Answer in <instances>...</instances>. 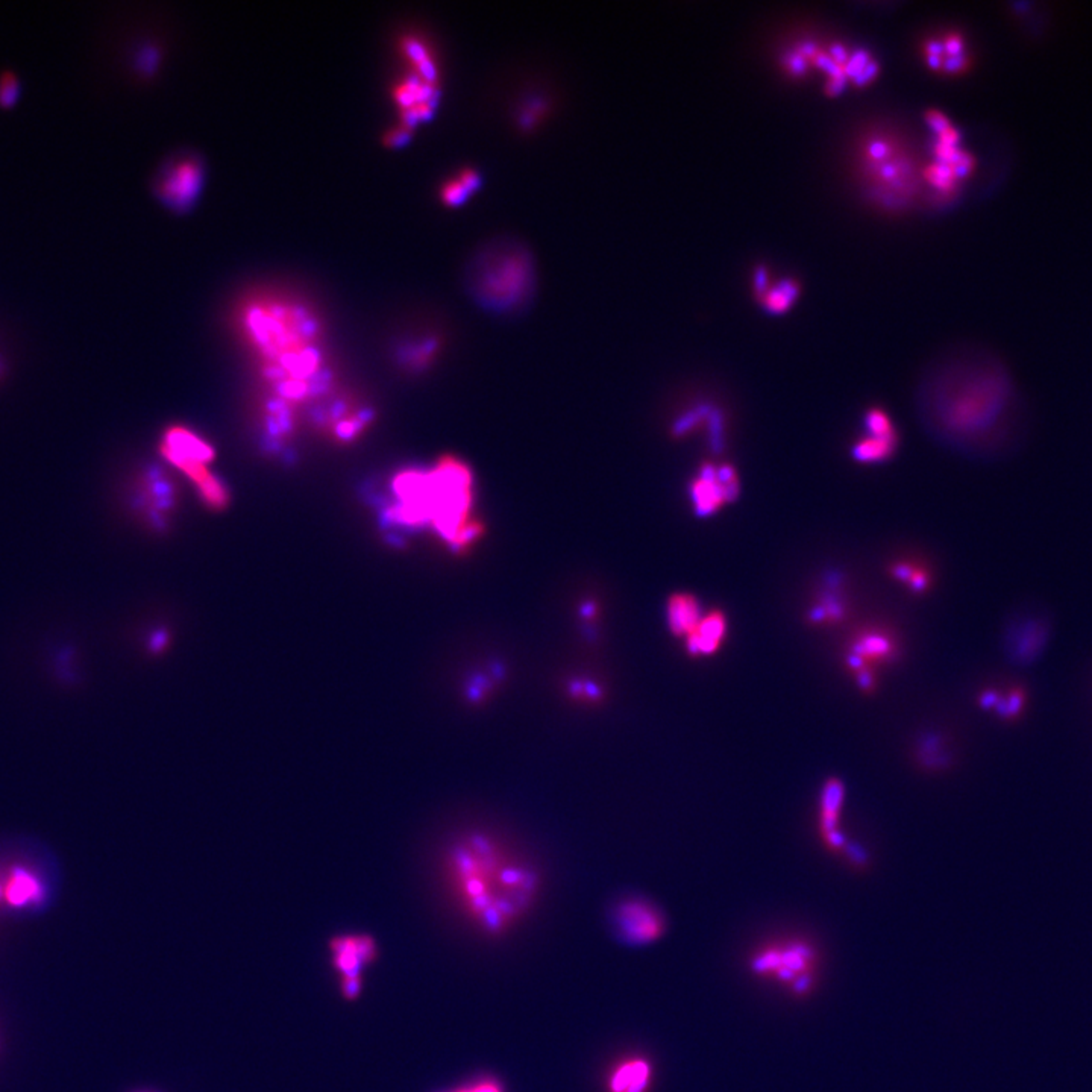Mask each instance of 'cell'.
Masks as SVG:
<instances>
[{
	"label": "cell",
	"instance_id": "1",
	"mask_svg": "<svg viewBox=\"0 0 1092 1092\" xmlns=\"http://www.w3.org/2000/svg\"><path fill=\"white\" fill-rule=\"evenodd\" d=\"M935 426L956 447L1006 451L1024 430V403L1015 378L994 357L959 361L937 382Z\"/></svg>",
	"mask_w": 1092,
	"mask_h": 1092
},
{
	"label": "cell",
	"instance_id": "2",
	"mask_svg": "<svg viewBox=\"0 0 1092 1092\" xmlns=\"http://www.w3.org/2000/svg\"><path fill=\"white\" fill-rule=\"evenodd\" d=\"M454 888L463 909L487 933H502L523 916L536 895V877L507 861L481 836L458 845L451 857Z\"/></svg>",
	"mask_w": 1092,
	"mask_h": 1092
},
{
	"label": "cell",
	"instance_id": "3",
	"mask_svg": "<svg viewBox=\"0 0 1092 1092\" xmlns=\"http://www.w3.org/2000/svg\"><path fill=\"white\" fill-rule=\"evenodd\" d=\"M243 322L269 363L266 373L276 381L281 395L302 398L310 390L307 380L318 375L320 366L316 319L301 305L259 301L246 308Z\"/></svg>",
	"mask_w": 1092,
	"mask_h": 1092
},
{
	"label": "cell",
	"instance_id": "4",
	"mask_svg": "<svg viewBox=\"0 0 1092 1092\" xmlns=\"http://www.w3.org/2000/svg\"><path fill=\"white\" fill-rule=\"evenodd\" d=\"M468 270L475 299L492 310L516 307L533 289V259L519 243L487 245L475 253Z\"/></svg>",
	"mask_w": 1092,
	"mask_h": 1092
},
{
	"label": "cell",
	"instance_id": "5",
	"mask_svg": "<svg viewBox=\"0 0 1092 1092\" xmlns=\"http://www.w3.org/2000/svg\"><path fill=\"white\" fill-rule=\"evenodd\" d=\"M164 457L179 469L196 486L207 506L222 508L228 502V492L221 479L211 474L208 463L215 458L213 448L184 426L167 431L162 447Z\"/></svg>",
	"mask_w": 1092,
	"mask_h": 1092
},
{
	"label": "cell",
	"instance_id": "6",
	"mask_svg": "<svg viewBox=\"0 0 1092 1092\" xmlns=\"http://www.w3.org/2000/svg\"><path fill=\"white\" fill-rule=\"evenodd\" d=\"M614 924L621 939L631 945H648L666 931V920L656 906L644 899H627L616 906Z\"/></svg>",
	"mask_w": 1092,
	"mask_h": 1092
},
{
	"label": "cell",
	"instance_id": "7",
	"mask_svg": "<svg viewBox=\"0 0 1092 1092\" xmlns=\"http://www.w3.org/2000/svg\"><path fill=\"white\" fill-rule=\"evenodd\" d=\"M741 483L730 464L704 463L690 485L694 508L701 516H709L724 504L736 500Z\"/></svg>",
	"mask_w": 1092,
	"mask_h": 1092
},
{
	"label": "cell",
	"instance_id": "8",
	"mask_svg": "<svg viewBox=\"0 0 1092 1092\" xmlns=\"http://www.w3.org/2000/svg\"><path fill=\"white\" fill-rule=\"evenodd\" d=\"M204 183V166L194 156H179L162 169L156 179V194L172 208L193 204Z\"/></svg>",
	"mask_w": 1092,
	"mask_h": 1092
},
{
	"label": "cell",
	"instance_id": "9",
	"mask_svg": "<svg viewBox=\"0 0 1092 1092\" xmlns=\"http://www.w3.org/2000/svg\"><path fill=\"white\" fill-rule=\"evenodd\" d=\"M334 968L342 979H361L369 963L377 959V944L367 935H342L329 944Z\"/></svg>",
	"mask_w": 1092,
	"mask_h": 1092
},
{
	"label": "cell",
	"instance_id": "10",
	"mask_svg": "<svg viewBox=\"0 0 1092 1092\" xmlns=\"http://www.w3.org/2000/svg\"><path fill=\"white\" fill-rule=\"evenodd\" d=\"M393 96L403 109V122L409 126L419 119H426L433 111L436 101V86L434 82L426 81L413 72V75L399 82Z\"/></svg>",
	"mask_w": 1092,
	"mask_h": 1092
},
{
	"label": "cell",
	"instance_id": "11",
	"mask_svg": "<svg viewBox=\"0 0 1092 1092\" xmlns=\"http://www.w3.org/2000/svg\"><path fill=\"white\" fill-rule=\"evenodd\" d=\"M895 652H897V644L893 641L892 636L886 633L885 629H867L857 636V639L853 642V648L848 656V665L857 674L862 671H870L871 663L876 665V663L888 662L889 659L895 657Z\"/></svg>",
	"mask_w": 1092,
	"mask_h": 1092
},
{
	"label": "cell",
	"instance_id": "12",
	"mask_svg": "<svg viewBox=\"0 0 1092 1092\" xmlns=\"http://www.w3.org/2000/svg\"><path fill=\"white\" fill-rule=\"evenodd\" d=\"M812 958V948L802 944H794L791 947L770 948L760 953L759 956L754 959L753 968L756 973L766 971L779 975V979L791 980L800 973L798 969L802 971L808 967Z\"/></svg>",
	"mask_w": 1092,
	"mask_h": 1092
},
{
	"label": "cell",
	"instance_id": "13",
	"mask_svg": "<svg viewBox=\"0 0 1092 1092\" xmlns=\"http://www.w3.org/2000/svg\"><path fill=\"white\" fill-rule=\"evenodd\" d=\"M727 618L721 610H712L701 618L694 631L686 637L690 656H713L726 641Z\"/></svg>",
	"mask_w": 1092,
	"mask_h": 1092
},
{
	"label": "cell",
	"instance_id": "14",
	"mask_svg": "<svg viewBox=\"0 0 1092 1092\" xmlns=\"http://www.w3.org/2000/svg\"><path fill=\"white\" fill-rule=\"evenodd\" d=\"M844 802V785L838 779H830L824 786L821 798V833L832 850H840L844 838L838 832V818Z\"/></svg>",
	"mask_w": 1092,
	"mask_h": 1092
},
{
	"label": "cell",
	"instance_id": "15",
	"mask_svg": "<svg viewBox=\"0 0 1092 1092\" xmlns=\"http://www.w3.org/2000/svg\"><path fill=\"white\" fill-rule=\"evenodd\" d=\"M704 616L700 601L690 593H677L667 601V627L677 637H688Z\"/></svg>",
	"mask_w": 1092,
	"mask_h": 1092
},
{
	"label": "cell",
	"instance_id": "16",
	"mask_svg": "<svg viewBox=\"0 0 1092 1092\" xmlns=\"http://www.w3.org/2000/svg\"><path fill=\"white\" fill-rule=\"evenodd\" d=\"M651 1077L648 1060L642 1058L622 1060L608 1077V1092H646Z\"/></svg>",
	"mask_w": 1092,
	"mask_h": 1092
},
{
	"label": "cell",
	"instance_id": "17",
	"mask_svg": "<svg viewBox=\"0 0 1092 1092\" xmlns=\"http://www.w3.org/2000/svg\"><path fill=\"white\" fill-rule=\"evenodd\" d=\"M899 447V433H868L853 447V457L859 463H882L892 457Z\"/></svg>",
	"mask_w": 1092,
	"mask_h": 1092
},
{
	"label": "cell",
	"instance_id": "18",
	"mask_svg": "<svg viewBox=\"0 0 1092 1092\" xmlns=\"http://www.w3.org/2000/svg\"><path fill=\"white\" fill-rule=\"evenodd\" d=\"M403 49H404L405 55L409 56V60L415 63L416 73L426 81L434 82L437 73L436 64L428 54L426 46L420 43L418 38L407 37L403 40Z\"/></svg>",
	"mask_w": 1092,
	"mask_h": 1092
},
{
	"label": "cell",
	"instance_id": "19",
	"mask_svg": "<svg viewBox=\"0 0 1092 1092\" xmlns=\"http://www.w3.org/2000/svg\"><path fill=\"white\" fill-rule=\"evenodd\" d=\"M471 190L464 185L458 177L449 179L448 183L443 184L441 189V200H445L448 205H458L466 200Z\"/></svg>",
	"mask_w": 1092,
	"mask_h": 1092
},
{
	"label": "cell",
	"instance_id": "20",
	"mask_svg": "<svg viewBox=\"0 0 1092 1092\" xmlns=\"http://www.w3.org/2000/svg\"><path fill=\"white\" fill-rule=\"evenodd\" d=\"M35 895V885L29 878L17 877L8 886L6 897L12 904H22Z\"/></svg>",
	"mask_w": 1092,
	"mask_h": 1092
},
{
	"label": "cell",
	"instance_id": "21",
	"mask_svg": "<svg viewBox=\"0 0 1092 1092\" xmlns=\"http://www.w3.org/2000/svg\"><path fill=\"white\" fill-rule=\"evenodd\" d=\"M20 87L14 73H4L0 76V103L4 107H11L19 97Z\"/></svg>",
	"mask_w": 1092,
	"mask_h": 1092
},
{
	"label": "cell",
	"instance_id": "22",
	"mask_svg": "<svg viewBox=\"0 0 1092 1092\" xmlns=\"http://www.w3.org/2000/svg\"><path fill=\"white\" fill-rule=\"evenodd\" d=\"M448 1092H502V1088L496 1081H481Z\"/></svg>",
	"mask_w": 1092,
	"mask_h": 1092
},
{
	"label": "cell",
	"instance_id": "23",
	"mask_svg": "<svg viewBox=\"0 0 1092 1092\" xmlns=\"http://www.w3.org/2000/svg\"><path fill=\"white\" fill-rule=\"evenodd\" d=\"M457 177L471 192H474L475 189H478L479 185H481V177L474 169H463L462 172L458 173Z\"/></svg>",
	"mask_w": 1092,
	"mask_h": 1092
},
{
	"label": "cell",
	"instance_id": "24",
	"mask_svg": "<svg viewBox=\"0 0 1092 1092\" xmlns=\"http://www.w3.org/2000/svg\"><path fill=\"white\" fill-rule=\"evenodd\" d=\"M409 137V126L403 124V126H398L395 130L388 131V140L386 141H388V145H403Z\"/></svg>",
	"mask_w": 1092,
	"mask_h": 1092
}]
</instances>
